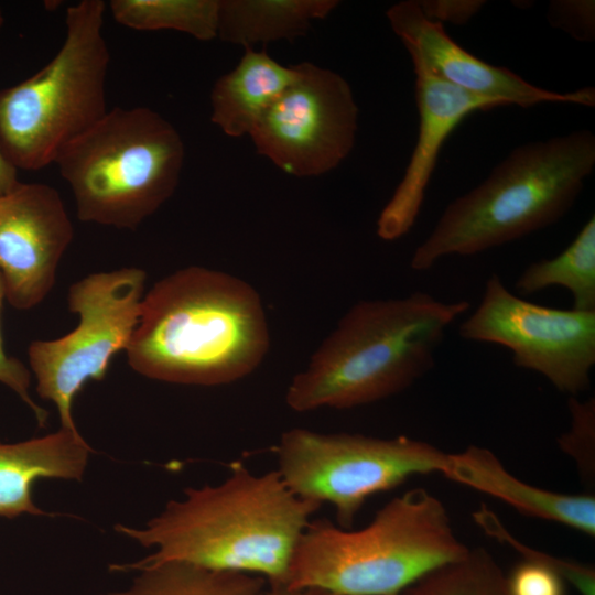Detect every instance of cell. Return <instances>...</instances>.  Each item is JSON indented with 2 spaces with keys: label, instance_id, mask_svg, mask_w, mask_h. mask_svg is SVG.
I'll use <instances>...</instances> for the list:
<instances>
[{
  "label": "cell",
  "instance_id": "1",
  "mask_svg": "<svg viewBox=\"0 0 595 595\" xmlns=\"http://www.w3.org/2000/svg\"><path fill=\"white\" fill-rule=\"evenodd\" d=\"M320 508L295 496L277 469L255 474L234 464L221 483L186 488L143 527L115 530L153 549L129 565L183 561L280 586L286 585L299 541Z\"/></svg>",
  "mask_w": 595,
  "mask_h": 595
},
{
  "label": "cell",
  "instance_id": "2",
  "mask_svg": "<svg viewBox=\"0 0 595 595\" xmlns=\"http://www.w3.org/2000/svg\"><path fill=\"white\" fill-rule=\"evenodd\" d=\"M268 348L269 329L256 290L230 274L190 267L144 294L125 351L143 377L219 386L252 372Z\"/></svg>",
  "mask_w": 595,
  "mask_h": 595
},
{
  "label": "cell",
  "instance_id": "3",
  "mask_svg": "<svg viewBox=\"0 0 595 595\" xmlns=\"http://www.w3.org/2000/svg\"><path fill=\"white\" fill-rule=\"evenodd\" d=\"M468 309L421 291L358 302L293 378L286 404L296 412L350 409L405 390L433 368L446 329Z\"/></svg>",
  "mask_w": 595,
  "mask_h": 595
},
{
  "label": "cell",
  "instance_id": "4",
  "mask_svg": "<svg viewBox=\"0 0 595 595\" xmlns=\"http://www.w3.org/2000/svg\"><path fill=\"white\" fill-rule=\"evenodd\" d=\"M594 166L588 129L516 147L485 181L448 204L415 248L411 268L425 271L446 256L476 255L555 224Z\"/></svg>",
  "mask_w": 595,
  "mask_h": 595
},
{
  "label": "cell",
  "instance_id": "5",
  "mask_svg": "<svg viewBox=\"0 0 595 595\" xmlns=\"http://www.w3.org/2000/svg\"><path fill=\"white\" fill-rule=\"evenodd\" d=\"M468 551L443 502L415 488L392 498L358 530L326 519L311 521L296 547L286 586L334 595H400Z\"/></svg>",
  "mask_w": 595,
  "mask_h": 595
},
{
  "label": "cell",
  "instance_id": "6",
  "mask_svg": "<svg viewBox=\"0 0 595 595\" xmlns=\"http://www.w3.org/2000/svg\"><path fill=\"white\" fill-rule=\"evenodd\" d=\"M177 130L147 107L113 108L55 159L82 221L136 229L174 193L184 164Z\"/></svg>",
  "mask_w": 595,
  "mask_h": 595
},
{
  "label": "cell",
  "instance_id": "7",
  "mask_svg": "<svg viewBox=\"0 0 595 595\" xmlns=\"http://www.w3.org/2000/svg\"><path fill=\"white\" fill-rule=\"evenodd\" d=\"M105 10L102 0L69 6L57 54L33 76L0 91V153L17 170L54 163L66 144L108 111Z\"/></svg>",
  "mask_w": 595,
  "mask_h": 595
},
{
  "label": "cell",
  "instance_id": "8",
  "mask_svg": "<svg viewBox=\"0 0 595 595\" xmlns=\"http://www.w3.org/2000/svg\"><path fill=\"white\" fill-rule=\"evenodd\" d=\"M278 473L299 498L334 507L340 528L350 529L371 496L415 475L442 473L448 454L404 435L320 433L295 428L275 447Z\"/></svg>",
  "mask_w": 595,
  "mask_h": 595
},
{
  "label": "cell",
  "instance_id": "9",
  "mask_svg": "<svg viewBox=\"0 0 595 595\" xmlns=\"http://www.w3.org/2000/svg\"><path fill=\"white\" fill-rule=\"evenodd\" d=\"M147 273L139 268L95 272L71 285L68 309L79 317L63 337L32 342L29 363L37 394L51 401L61 428L78 431L72 405L89 380L105 378L111 358L126 350L139 322Z\"/></svg>",
  "mask_w": 595,
  "mask_h": 595
},
{
  "label": "cell",
  "instance_id": "10",
  "mask_svg": "<svg viewBox=\"0 0 595 595\" xmlns=\"http://www.w3.org/2000/svg\"><path fill=\"white\" fill-rule=\"evenodd\" d=\"M462 338L508 348L513 364L540 374L563 393L588 389L595 365V312L562 310L511 293L498 274L458 328Z\"/></svg>",
  "mask_w": 595,
  "mask_h": 595
},
{
  "label": "cell",
  "instance_id": "11",
  "mask_svg": "<svg viewBox=\"0 0 595 595\" xmlns=\"http://www.w3.org/2000/svg\"><path fill=\"white\" fill-rule=\"evenodd\" d=\"M264 112L250 138L256 151L283 172L317 176L338 166L354 148L358 107L339 74L310 62Z\"/></svg>",
  "mask_w": 595,
  "mask_h": 595
},
{
  "label": "cell",
  "instance_id": "12",
  "mask_svg": "<svg viewBox=\"0 0 595 595\" xmlns=\"http://www.w3.org/2000/svg\"><path fill=\"white\" fill-rule=\"evenodd\" d=\"M73 237L54 187L19 182L0 196V274L11 306L30 310L48 295Z\"/></svg>",
  "mask_w": 595,
  "mask_h": 595
},
{
  "label": "cell",
  "instance_id": "13",
  "mask_svg": "<svg viewBox=\"0 0 595 595\" xmlns=\"http://www.w3.org/2000/svg\"><path fill=\"white\" fill-rule=\"evenodd\" d=\"M386 15L411 60L419 61L435 76L473 95L505 105L529 108L539 104L595 105V89L570 93L548 90L524 80L506 67L484 62L450 37L443 24L430 21L416 0L391 6Z\"/></svg>",
  "mask_w": 595,
  "mask_h": 595
},
{
  "label": "cell",
  "instance_id": "14",
  "mask_svg": "<svg viewBox=\"0 0 595 595\" xmlns=\"http://www.w3.org/2000/svg\"><path fill=\"white\" fill-rule=\"evenodd\" d=\"M411 61L419 133L404 175L377 220V234L383 240L399 239L414 225L440 151L453 130L472 112L501 106L462 90L435 76L419 61Z\"/></svg>",
  "mask_w": 595,
  "mask_h": 595
},
{
  "label": "cell",
  "instance_id": "15",
  "mask_svg": "<svg viewBox=\"0 0 595 595\" xmlns=\"http://www.w3.org/2000/svg\"><path fill=\"white\" fill-rule=\"evenodd\" d=\"M443 475L527 516L595 536L594 495L558 493L524 483L509 473L488 448L470 445L459 453L448 454Z\"/></svg>",
  "mask_w": 595,
  "mask_h": 595
},
{
  "label": "cell",
  "instance_id": "16",
  "mask_svg": "<svg viewBox=\"0 0 595 595\" xmlns=\"http://www.w3.org/2000/svg\"><path fill=\"white\" fill-rule=\"evenodd\" d=\"M91 451L79 431L63 428L18 443L0 442V516L46 515L33 499L34 484L80 480Z\"/></svg>",
  "mask_w": 595,
  "mask_h": 595
},
{
  "label": "cell",
  "instance_id": "17",
  "mask_svg": "<svg viewBox=\"0 0 595 595\" xmlns=\"http://www.w3.org/2000/svg\"><path fill=\"white\" fill-rule=\"evenodd\" d=\"M296 75L264 50L246 47L237 66L220 76L210 91V120L226 136H250L264 112Z\"/></svg>",
  "mask_w": 595,
  "mask_h": 595
},
{
  "label": "cell",
  "instance_id": "18",
  "mask_svg": "<svg viewBox=\"0 0 595 595\" xmlns=\"http://www.w3.org/2000/svg\"><path fill=\"white\" fill-rule=\"evenodd\" d=\"M338 4L337 0H219L217 36L245 47L291 41Z\"/></svg>",
  "mask_w": 595,
  "mask_h": 595
},
{
  "label": "cell",
  "instance_id": "19",
  "mask_svg": "<svg viewBox=\"0 0 595 595\" xmlns=\"http://www.w3.org/2000/svg\"><path fill=\"white\" fill-rule=\"evenodd\" d=\"M116 572H136L123 589L107 595H259L267 582L256 575L204 567L183 561L144 565L112 564Z\"/></svg>",
  "mask_w": 595,
  "mask_h": 595
},
{
  "label": "cell",
  "instance_id": "20",
  "mask_svg": "<svg viewBox=\"0 0 595 595\" xmlns=\"http://www.w3.org/2000/svg\"><path fill=\"white\" fill-rule=\"evenodd\" d=\"M565 288L573 310L595 312V217L556 257L530 263L516 281L519 294L530 295L550 286Z\"/></svg>",
  "mask_w": 595,
  "mask_h": 595
},
{
  "label": "cell",
  "instance_id": "21",
  "mask_svg": "<svg viewBox=\"0 0 595 595\" xmlns=\"http://www.w3.org/2000/svg\"><path fill=\"white\" fill-rule=\"evenodd\" d=\"M219 0H112L115 20L133 30H176L201 41L217 36Z\"/></svg>",
  "mask_w": 595,
  "mask_h": 595
},
{
  "label": "cell",
  "instance_id": "22",
  "mask_svg": "<svg viewBox=\"0 0 595 595\" xmlns=\"http://www.w3.org/2000/svg\"><path fill=\"white\" fill-rule=\"evenodd\" d=\"M400 595H510L507 575L483 548L421 577Z\"/></svg>",
  "mask_w": 595,
  "mask_h": 595
},
{
  "label": "cell",
  "instance_id": "23",
  "mask_svg": "<svg viewBox=\"0 0 595 595\" xmlns=\"http://www.w3.org/2000/svg\"><path fill=\"white\" fill-rule=\"evenodd\" d=\"M475 522L491 538L508 544L523 560L537 561L555 567L566 584L580 595H595V571L587 564L552 556L523 544L504 526L497 515L487 506H482L473 513Z\"/></svg>",
  "mask_w": 595,
  "mask_h": 595
},
{
  "label": "cell",
  "instance_id": "24",
  "mask_svg": "<svg viewBox=\"0 0 595 595\" xmlns=\"http://www.w3.org/2000/svg\"><path fill=\"white\" fill-rule=\"evenodd\" d=\"M569 411L571 425L558 442L561 450L576 462L584 478L594 476L595 452V401L589 398L580 401L576 397H570Z\"/></svg>",
  "mask_w": 595,
  "mask_h": 595
},
{
  "label": "cell",
  "instance_id": "25",
  "mask_svg": "<svg viewBox=\"0 0 595 595\" xmlns=\"http://www.w3.org/2000/svg\"><path fill=\"white\" fill-rule=\"evenodd\" d=\"M510 595H565L566 583L554 566L522 560L507 575Z\"/></svg>",
  "mask_w": 595,
  "mask_h": 595
},
{
  "label": "cell",
  "instance_id": "26",
  "mask_svg": "<svg viewBox=\"0 0 595 595\" xmlns=\"http://www.w3.org/2000/svg\"><path fill=\"white\" fill-rule=\"evenodd\" d=\"M548 21L574 40L591 42L595 37V2L593 0H553Z\"/></svg>",
  "mask_w": 595,
  "mask_h": 595
},
{
  "label": "cell",
  "instance_id": "27",
  "mask_svg": "<svg viewBox=\"0 0 595 595\" xmlns=\"http://www.w3.org/2000/svg\"><path fill=\"white\" fill-rule=\"evenodd\" d=\"M4 288L0 274V309L4 300ZM0 382L10 388L33 412L37 423L44 426L47 420V412L34 402L29 388L31 374L29 369L17 358L6 354L0 333Z\"/></svg>",
  "mask_w": 595,
  "mask_h": 595
},
{
  "label": "cell",
  "instance_id": "28",
  "mask_svg": "<svg viewBox=\"0 0 595 595\" xmlns=\"http://www.w3.org/2000/svg\"><path fill=\"white\" fill-rule=\"evenodd\" d=\"M423 15L430 21L466 24L485 4L483 0H421L416 1Z\"/></svg>",
  "mask_w": 595,
  "mask_h": 595
},
{
  "label": "cell",
  "instance_id": "29",
  "mask_svg": "<svg viewBox=\"0 0 595 595\" xmlns=\"http://www.w3.org/2000/svg\"><path fill=\"white\" fill-rule=\"evenodd\" d=\"M259 595H334L329 592L314 587H290L286 585H267Z\"/></svg>",
  "mask_w": 595,
  "mask_h": 595
},
{
  "label": "cell",
  "instance_id": "30",
  "mask_svg": "<svg viewBox=\"0 0 595 595\" xmlns=\"http://www.w3.org/2000/svg\"><path fill=\"white\" fill-rule=\"evenodd\" d=\"M18 183L17 169L10 165L0 153V196L11 191Z\"/></svg>",
  "mask_w": 595,
  "mask_h": 595
},
{
  "label": "cell",
  "instance_id": "31",
  "mask_svg": "<svg viewBox=\"0 0 595 595\" xmlns=\"http://www.w3.org/2000/svg\"><path fill=\"white\" fill-rule=\"evenodd\" d=\"M3 21H4L3 20V13H2V10L0 8V30H1L2 25H3Z\"/></svg>",
  "mask_w": 595,
  "mask_h": 595
},
{
  "label": "cell",
  "instance_id": "32",
  "mask_svg": "<svg viewBox=\"0 0 595 595\" xmlns=\"http://www.w3.org/2000/svg\"><path fill=\"white\" fill-rule=\"evenodd\" d=\"M107 595V594H106Z\"/></svg>",
  "mask_w": 595,
  "mask_h": 595
}]
</instances>
